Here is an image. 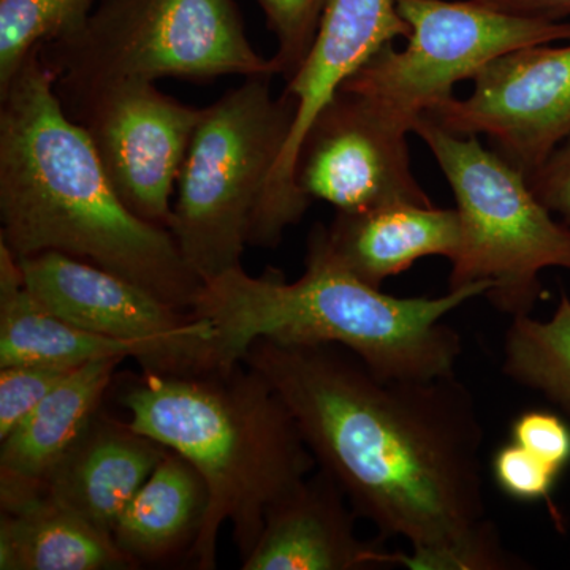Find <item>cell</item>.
Segmentation results:
<instances>
[{
    "label": "cell",
    "mask_w": 570,
    "mask_h": 570,
    "mask_svg": "<svg viewBox=\"0 0 570 570\" xmlns=\"http://www.w3.org/2000/svg\"><path fill=\"white\" fill-rule=\"evenodd\" d=\"M243 362L291 409L317 466L411 570L527 569L487 519L483 425L453 376L381 377L336 344L257 340Z\"/></svg>",
    "instance_id": "1"
},
{
    "label": "cell",
    "mask_w": 570,
    "mask_h": 570,
    "mask_svg": "<svg viewBox=\"0 0 570 570\" xmlns=\"http://www.w3.org/2000/svg\"><path fill=\"white\" fill-rule=\"evenodd\" d=\"M0 243L17 258L71 255L183 311L204 287L170 230L142 220L116 193L41 48L0 91Z\"/></svg>",
    "instance_id": "2"
},
{
    "label": "cell",
    "mask_w": 570,
    "mask_h": 570,
    "mask_svg": "<svg viewBox=\"0 0 570 570\" xmlns=\"http://www.w3.org/2000/svg\"><path fill=\"white\" fill-rule=\"evenodd\" d=\"M489 291V283H475L433 298L384 294L337 258L317 224L299 279L287 283L277 269L255 277L238 266L205 283L190 313L213 325L214 370H230L255 341L272 340L336 344L381 377L433 379L453 376L463 352L444 318Z\"/></svg>",
    "instance_id": "3"
},
{
    "label": "cell",
    "mask_w": 570,
    "mask_h": 570,
    "mask_svg": "<svg viewBox=\"0 0 570 570\" xmlns=\"http://www.w3.org/2000/svg\"><path fill=\"white\" fill-rule=\"evenodd\" d=\"M116 384L127 423L179 453L205 480L208 510L186 560L198 570L216 569L217 539L230 524L245 561L269 505L317 468L283 397L245 362L189 374L141 370Z\"/></svg>",
    "instance_id": "4"
},
{
    "label": "cell",
    "mask_w": 570,
    "mask_h": 570,
    "mask_svg": "<svg viewBox=\"0 0 570 570\" xmlns=\"http://www.w3.org/2000/svg\"><path fill=\"white\" fill-rule=\"evenodd\" d=\"M273 77H250L204 108L178 179L168 230L202 284L242 266L250 230L295 118Z\"/></svg>",
    "instance_id": "5"
},
{
    "label": "cell",
    "mask_w": 570,
    "mask_h": 570,
    "mask_svg": "<svg viewBox=\"0 0 570 570\" xmlns=\"http://www.w3.org/2000/svg\"><path fill=\"white\" fill-rule=\"evenodd\" d=\"M412 132L433 154L460 214L449 288L489 283L485 296L499 313L531 316L543 295L540 273L570 272V225L540 202L523 171L479 137L450 134L425 116Z\"/></svg>",
    "instance_id": "6"
},
{
    "label": "cell",
    "mask_w": 570,
    "mask_h": 570,
    "mask_svg": "<svg viewBox=\"0 0 570 570\" xmlns=\"http://www.w3.org/2000/svg\"><path fill=\"white\" fill-rule=\"evenodd\" d=\"M59 97L119 81L275 77L234 0H102L71 40L41 48Z\"/></svg>",
    "instance_id": "7"
},
{
    "label": "cell",
    "mask_w": 570,
    "mask_h": 570,
    "mask_svg": "<svg viewBox=\"0 0 570 570\" xmlns=\"http://www.w3.org/2000/svg\"><path fill=\"white\" fill-rule=\"evenodd\" d=\"M411 28L404 50L385 45L341 91L354 94L412 132L415 121L453 97L505 52L570 41V21L510 17L475 0H395Z\"/></svg>",
    "instance_id": "8"
},
{
    "label": "cell",
    "mask_w": 570,
    "mask_h": 570,
    "mask_svg": "<svg viewBox=\"0 0 570 570\" xmlns=\"http://www.w3.org/2000/svg\"><path fill=\"white\" fill-rule=\"evenodd\" d=\"M88 134L105 174L130 212L168 228L171 197L204 108L189 107L156 82L119 81L61 97Z\"/></svg>",
    "instance_id": "9"
},
{
    "label": "cell",
    "mask_w": 570,
    "mask_h": 570,
    "mask_svg": "<svg viewBox=\"0 0 570 570\" xmlns=\"http://www.w3.org/2000/svg\"><path fill=\"white\" fill-rule=\"evenodd\" d=\"M18 264L29 294L55 316L97 335L157 348L167 374L214 370V328L205 318L71 255L50 250L18 258Z\"/></svg>",
    "instance_id": "10"
},
{
    "label": "cell",
    "mask_w": 570,
    "mask_h": 570,
    "mask_svg": "<svg viewBox=\"0 0 570 570\" xmlns=\"http://www.w3.org/2000/svg\"><path fill=\"white\" fill-rule=\"evenodd\" d=\"M464 99L450 97L425 118L491 149L530 178L570 134V41L499 56Z\"/></svg>",
    "instance_id": "11"
},
{
    "label": "cell",
    "mask_w": 570,
    "mask_h": 570,
    "mask_svg": "<svg viewBox=\"0 0 570 570\" xmlns=\"http://www.w3.org/2000/svg\"><path fill=\"white\" fill-rule=\"evenodd\" d=\"M411 28L395 0H332L305 62L284 94L295 102V118L264 200L255 216L249 246L273 249L284 232L303 219L311 200L295 184L299 146L318 112L335 99L344 82L379 50L407 39Z\"/></svg>",
    "instance_id": "12"
},
{
    "label": "cell",
    "mask_w": 570,
    "mask_h": 570,
    "mask_svg": "<svg viewBox=\"0 0 570 570\" xmlns=\"http://www.w3.org/2000/svg\"><path fill=\"white\" fill-rule=\"evenodd\" d=\"M407 134L365 100L340 89L303 138L296 187L336 213L433 205L412 171Z\"/></svg>",
    "instance_id": "13"
},
{
    "label": "cell",
    "mask_w": 570,
    "mask_h": 570,
    "mask_svg": "<svg viewBox=\"0 0 570 570\" xmlns=\"http://www.w3.org/2000/svg\"><path fill=\"white\" fill-rule=\"evenodd\" d=\"M356 517L340 483L317 466L266 510L264 531L242 569L374 570L401 566L403 553L358 538Z\"/></svg>",
    "instance_id": "14"
},
{
    "label": "cell",
    "mask_w": 570,
    "mask_h": 570,
    "mask_svg": "<svg viewBox=\"0 0 570 570\" xmlns=\"http://www.w3.org/2000/svg\"><path fill=\"white\" fill-rule=\"evenodd\" d=\"M167 452L102 409L51 469L41 491L112 535L124 509Z\"/></svg>",
    "instance_id": "15"
},
{
    "label": "cell",
    "mask_w": 570,
    "mask_h": 570,
    "mask_svg": "<svg viewBox=\"0 0 570 570\" xmlns=\"http://www.w3.org/2000/svg\"><path fill=\"white\" fill-rule=\"evenodd\" d=\"M126 358H105L71 371L0 449V508L9 509L41 491L45 479L104 409Z\"/></svg>",
    "instance_id": "16"
},
{
    "label": "cell",
    "mask_w": 570,
    "mask_h": 570,
    "mask_svg": "<svg viewBox=\"0 0 570 570\" xmlns=\"http://www.w3.org/2000/svg\"><path fill=\"white\" fill-rule=\"evenodd\" d=\"M330 246L341 262L381 288L389 277L407 272L426 257L459 254L461 220L456 208L397 204L362 213H336L326 227Z\"/></svg>",
    "instance_id": "17"
},
{
    "label": "cell",
    "mask_w": 570,
    "mask_h": 570,
    "mask_svg": "<svg viewBox=\"0 0 570 570\" xmlns=\"http://www.w3.org/2000/svg\"><path fill=\"white\" fill-rule=\"evenodd\" d=\"M105 358H134L142 371L168 373L157 348L97 335L40 306L26 288L18 258L0 243V367H80Z\"/></svg>",
    "instance_id": "18"
},
{
    "label": "cell",
    "mask_w": 570,
    "mask_h": 570,
    "mask_svg": "<svg viewBox=\"0 0 570 570\" xmlns=\"http://www.w3.org/2000/svg\"><path fill=\"white\" fill-rule=\"evenodd\" d=\"M2 570L137 569L110 532L40 491L0 515Z\"/></svg>",
    "instance_id": "19"
},
{
    "label": "cell",
    "mask_w": 570,
    "mask_h": 570,
    "mask_svg": "<svg viewBox=\"0 0 570 570\" xmlns=\"http://www.w3.org/2000/svg\"><path fill=\"white\" fill-rule=\"evenodd\" d=\"M208 501L197 469L168 450L124 509L112 539L135 568L187 558L204 527Z\"/></svg>",
    "instance_id": "20"
},
{
    "label": "cell",
    "mask_w": 570,
    "mask_h": 570,
    "mask_svg": "<svg viewBox=\"0 0 570 570\" xmlns=\"http://www.w3.org/2000/svg\"><path fill=\"white\" fill-rule=\"evenodd\" d=\"M502 373L547 397L570 422V296L549 321L513 317L502 344Z\"/></svg>",
    "instance_id": "21"
},
{
    "label": "cell",
    "mask_w": 570,
    "mask_h": 570,
    "mask_svg": "<svg viewBox=\"0 0 570 570\" xmlns=\"http://www.w3.org/2000/svg\"><path fill=\"white\" fill-rule=\"evenodd\" d=\"M94 0H0V91L32 51L77 37Z\"/></svg>",
    "instance_id": "22"
},
{
    "label": "cell",
    "mask_w": 570,
    "mask_h": 570,
    "mask_svg": "<svg viewBox=\"0 0 570 570\" xmlns=\"http://www.w3.org/2000/svg\"><path fill=\"white\" fill-rule=\"evenodd\" d=\"M277 39V75L292 80L316 40L332 0H257Z\"/></svg>",
    "instance_id": "23"
},
{
    "label": "cell",
    "mask_w": 570,
    "mask_h": 570,
    "mask_svg": "<svg viewBox=\"0 0 570 570\" xmlns=\"http://www.w3.org/2000/svg\"><path fill=\"white\" fill-rule=\"evenodd\" d=\"M75 370L52 365L0 367V441Z\"/></svg>",
    "instance_id": "24"
},
{
    "label": "cell",
    "mask_w": 570,
    "mask_h": 570,
    "mask_svg": "<svg viewBox=\"0 0 570 570\" xmlns=\"http://www.w3.org/2000/svg\"><path fill=\"white\" fill-rule=\"evenodd\" d=\"M560 474V469L513 441L498 449L493 456L494 482L517 501L535 502L549 498Z\"/></svg>",
    "instance_id": "25"
},
{
    "label": "cell",
    "mask_w": 570,
    "mask_h": 570,
    "mask_svg": "<svg viewBox=\"0 0 570 570\" xmlns=\"http://www.w3.org/2000/svg\"><path fill=\"white\" fill-rule=\"evenodd\" d=\"M512 441L551 466L564 469L570 461V426L549 411H527L512 425Z\"/></svg>",
    "instance_id": "26"
},
{
    "label": "cell",
    "mask_w": 570,
    "mask_h": 570,
    "mask_svg": "<svg viewBox=\"0 0 570 570\" xmlns=\"http://www.w3.org/2000/svg\"><path fill=\"white\" fill-rule=\"evenodd\" d=\"M532 190L558 219L570 225V134L528 178Z\"/></svg>",
    "instance_id": "27"
},
{
    "label": "cell",
    "mask_w": 570,
    "mask_h": 570,
    "mask_svg": "<svg viewBox=\"0 0 570 570\" xmlns=\"http://www.w3.org/2000/svg\"><path fill=\"white\" fill-rule=\"evenodd\" d=\"M490 9L539 21H568L570 0H475Z\"/></svg>",
    "instance_id": "28"
}]
</instances>
